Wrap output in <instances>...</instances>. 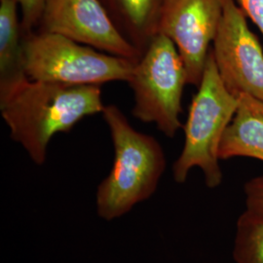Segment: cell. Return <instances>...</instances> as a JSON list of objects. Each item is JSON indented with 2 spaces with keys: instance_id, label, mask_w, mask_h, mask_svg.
<instances>
[{
  "instance_id": "6da1fadb",
  "label": "cell",
  "mask_w": 263,
  "mask_h": 263,
  "mask_svg": "<svg viewBox=\"0 0 263 263\" xmlns=\"http://www.w3.org/2000/svg\"><path fill=\"white\" fill-rule=\"evenodd\" d=\"M101 86L32 81L28 77L0 88V112L13 141L31 160L45 163L49 142L87 116L103 113Z\"/></svg>"
},
{
  "instance_id": "7a4b0ae2",
  "label": "cell",
  "mask_w": 263,
  "mask_h": 263,
  "mask_svg": "<svg viewBox=\"0 0 263 263\" xmlns=\"http://www.w3.org/2000/svg\"><path fill=\"white\" fill-rule=\"evenodd\" d=\"M102 114L110 132L114 161L109 175L98 187L97 207L99 216L111 220L151 197L165 171L166 159L159 142L137 131L117 105H105Z\"/></svg>"
},
{
  "instance_id": "3957f363",
  "label": "cell",
  "mask_w": 263,
  "mask_h": 263,
  "mask_svg": "<svg viewBox=\"0 0 263 263\" xmlns=\"http://www.w3.org/2000/svg\"><path fill=\"white\" fill-rule=\"evenodd\" d=\"M237 107L238 97L223 84L211 50L197 93L189 106L183 148L173 166L177 182H185L190 170L198 167L204 173L208 187L221 183L218 148Z\"/></svg>"
},
{
  "instance_id": "277c9868",
  "label": "cell",
  "mask_w": 263,
  "mask_h": 263,
  "mask_svg": "<svg viewBox=\"0 0 263 263\" xmlns=\"http://www.w3.org/2000/svg\"><path fill=\"white\" fill-rule=\"evenodd\" d=\"M23 58L29 80L77 86L128 82L136 64L61 34L41 31L23 34Z\"/></svg>"
},
{
  "instance_id": "5b68a950",
  "label": "cell",
  "mask_w": 263,
  "mask_h": 263,
  "mask_svg": "<svg viewBox=\"0 0 263 263\" xmlns=\"http://www.w3.org/2000/svg\"><path fill=\"white\" fill-rule=\"evenodd\" d=\"M134 93L132 114L143 123H154L159 131L174 138L181 122V98L187 73L174 42L158 32L135 64L127 82Z\"/></svg>"
},
{
  "instance_id": "8992f818",
  "label": "cell",
  "mask_w": 263,
  "mask_h": 263,
  "mask_svg": "<svg viewBox=\"0 0 263 263\" xmlns=\"http://www.w3.org/2000/svg\"><path fill=\"white\" fill-rule=\"evenodd\" d=\"M222 1V15L212 49L219 76L230 93L263 101V51L234 0Z\"/></svg>"
},
{
  "instance_id": "52a82bcc",
  "label": "cell",
  "mask_w": 263,
  "mask_h": 263,
  "mask_svg": "<svg viewBox=\"0 0 263 263\" xmlns=\"http://www.w3.org/2000/svg\"><path fill=\"white\" fill-rule=\"evenodd\" d=\"M38 31L52 32L137 63L141 54L114 25L100 0H45Z\"/></svg>"
},
{
  "instance_id": "ba28073f",
  "label": "cell",
  "mask_w": 263,
  "mask_h": 263,
  "mask_svg": "<svg viewBox=\"0 0 263 263\" xmlns=\"http://www.w3.org/2000/svg\"><path fill=\"white\" fill-rule=\"evenodd\" d=\"M222 15L221 0H174L162 10L159 32L179 51L187 84L199 86Z\"/></svg>"
},
{
  "instance_id": "9c48e42d",
  "label": "cell",
  "mask_w": 263,
  "mask_h": 263,
  "mask_svg": "<svg viewBox=\"0 0 263 263\" xmlns=\"http://www.w3.org/2000/svg\"><path fill=\"white\" fill-rule=\"evenodd\" d=\"M218 157H251L263 162V101L249 94L238 96V107L223 133Z\"/></svg>"
},
{
  "instance_id": "30bf717a",
  "label": "cell",
  "mask_w": 263,
  "mask_h": 263,
  "mask_svg": "<svg viewBox=\"0 0 263 263\" xmlns=\"http://www.w3.org/2000/svg\"><path fill=\"white\" fill-rule=\"evenodd\" d=\"M116 14L114 25L142 56L159 32L163 5L159 0H109Z\"/></svg>"
},
{
  "instance_id": "8fae6325",
  "label": "cell",
  "mask_w": 263,
  "mask_h": 263,
  "mask_svg": "<svg viewBox=\"0 0 263 263\" xmlns=\"http://www.w3.org/2000/svg\"><path fill=\"white\" fill-rule=\"evenodd\" d=\"M18 0H0V88L26 78Z\"/></svg>"
},
{
  "instance_id": "7c38bea8",
  "label": "cell",
  "mask_w": 263,
  "mask_h": 263,
  "mask_svg": "<svg viewBox=\"0 0 263 263\" xmlns=\"http://www.w3.org/2000/svg\"><path fill=\"white\" fill-rule=\"evenodd\" d=\"M233 257L236 263H263V215L246 210L239 216Z\"/></svg>"
},
{
  "instance_id": "4fadbf2b",
  "label": "cell",
  "mask_w": 263,
  "mask_h": 263,
  "mask_svg": "<svg viewBox=\"0 0 263 263\" xmlns=\"http://www.w3.org/2000/svg\"><path fill=\"white\" fill-rule=\"evenodd\" d=\"M22 11L23 34L32 32L36 28L43 14L45 0H18Z\"/></svg>"
},
{
  "instance_id": "5bb4252c",
  "label": "cell",
  "mask_w": 263,
  "mask_h": 263,
  "mask_svg": "<svg viewBox=\"0 0 263 263\" xmlns=\"http://www.w3.org/2000/svg\"><path fill=\"white\" fill-rule=\"evenodd\" d=\"M245 195L246 210L263 215V176L254 178L245 184Z\"/></svg>"
},
{
  "instance_id": "9a60e30c",
  "label": "cell",
  "mask_w": 263,
  "mask_h": 263,
  "mask_svg": "<svg viewBox=\"0 0 263 263\" xmlns=\"http://www.w3.org/2000/svg\"><path fill=\"white\" fill-rule=\"evenodd\" d=\"M246 16L254 22L263 34V0H237Z\"/></svg>"
},
{
  "instance_id": "2e32d148",
  "label": "cell",
  "mask_w": 263,
  "mask_h": 263,
  "mask_svg": "<svg viewBox=\"0 0 263 263\" xmlns=\"http://www.w3.org/2000/svg\"><path fill=\"white\" fill-rule=\"evenodd\" d=\"M174 0H163V7L165 6V5H168L169 3H171V2H173Z\"/></svg>"
}]
</instances>
